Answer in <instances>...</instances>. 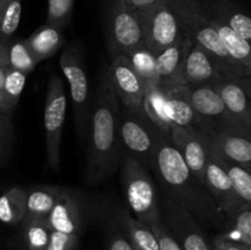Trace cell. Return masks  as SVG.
<instances>
[{
	"mask_svg": "<svg viewBox=\"0 0 251 250\" xmlns=\"http://www.w3.org/2000/svg\"><path fill=\"white\" fill-rule=\"evenodd\" d=\"M21 0H0V39L7 41L19 28Z\"/></svg>",
	"mask_w": 251,
	"mask_h": 250,
	"instance_id": "34",
	"label": "cell"
},
{
	"mask_svg": "<svg viewBox=\"0 0 251 250\" xmlns=\"http://www.w3.org/2000/svg\"><path fill=\"white\" fill-rule=\"evenodd\" d=\"M167 88L156 85L147 88L144 97V113L159 130L169 137L171 124L166 114Z\"/></svg>",
	"mask_w": 251,
	"mask_h": 250,
	"instance_id": "26",
	"label": "cell"
},
{
	"mask_svg": "<svg viewBox=\"0 0 251 250\" xmlns=\"http://www.w3.org/2000/svg\"><path fill=\"white\" fill-rule=\"evenodd\" d=\"M7 41H2L0 39V65H7L6 58H7Z\"/></svg>",
	"mask_w": 251,
	"mask_h": 250,
	"instance_id": "42",
	"label": "cell"
},
{
	"mask_svg": "<svg viewBox=\"0 0 251 250\" xmlns=\"http://www.w3.org/2000/svg\"><path fill=\"white\" fill-rule=\"evenodd\" d=\"M64 186L36 185L26 191V212L24 220H47Z\"/></svg>",
	"mask_w": 251,
	"mask_h": 250,
	"instance_id": "22",
	"label": "cell"
},
{
	"mask_svg": "<svg viewBox=\"0 0 251 250\" xmlns=\"http://www.w3.org/2000/svg\"><path fill=\"white\" fill-rule=\"evenodd\" d=\"M91 215V203L87 198L81 191L64 188L46 221L50 230L81 237L85 233Z\"/></svg>",
	"mask_w": 251,
	"mask_h": 250,
	"instance_id": "10",
	"label": "cell"
},
{
	"mask_svg": "<svg viewBox=\"0 0 251 250\" xmlns=\"http://www.w3.org/2000/svg\"><path fill=\"white\" fill-rule=\"evenodd\" d=\"M227 232L222 233L228 239L251 248V207L240 208L225 223Z\"/></svg>",
	"mask_w": 251,
	"mask_h": 250,
	"instance_id": "31",
	"label": "cell"
},
{
	"mask_svg": "<svg viewBox=\"0 0 251 250\" xmlns=\"http://www.w3.org/2000/svg\"><path fill=\"white\" fill-rule=\"evenodd\" d=\"M27 82V74L7 69L4 83L0 91V113L10 115L16 108L25 86Z\"/></svg>",
	"mask_w": 251,
	"mask_h": 250,
	"instance_id": "27",
	"label": "cell"
},
{
	"mask_svg": "<svg viewBox=\"0 0 251 250\" xmlns=\"http://www.w3.org/2000/svg\"><path fill=\"white\" fill-rule=\"evenodd\" d=\"M191 44L193 41L184 34L179 41L157 54L156 70L159 86L169 88L185 85L183 80V65Z\"/></svg>",
	"mask_w": 251,
	"mask_h": 250,
	"instance_id": "19",
	"label": "cell"
},
{
	"mask_svg": "<svg viewBox=\"0 0 251 250\" xmlns=\"http://www.w3.org/2000/svg\"><path fill=\"white\" fill-rule=\"evenodd\" d=\"M211 87L222 98L228 113L237 122L251 129L250 78L225 76Z\"/></svg>",
	"mask_w": 251,
	"mask_h": 250,
	"instance_id": "17",
	"label": "cell"
},
{
	"mask_svg": "<svg viewBox=\"0 0 251 250\" xmlns=\"http://www.w3.org/2000/svg\"><path fill=\"white\" fill-rule=\"evenodd\" d=\"M7 69H9L7 68V65H0V91H1L5 75H6V73H7Z\"/></svg>",
	"mask_w": 251,
	"mask_h": 250,
	"instance_id": "43",
	"label": "cell"
},
{
	"mask_svg": "<svg viewBox=\"0 0 251 250\" xmlns=\"http://www.w3.org/2000/svg\"><path fill=\"white\" fill-rule=\"evenodd\" d=\"M113 87L123 108L130 112L145 114L144 97L146 88L126 55H118L110 59L108 66Z\"/></svg>",
	"mask_w": 251,
	"mask_h": 250,
	"instance_id": "14",
	"label": "cell"
},
{
	"mask_svg": "<svg viewBox=\"0 0 251 250\" xmlns=\"http://www.w3.org/2000/svg\"><path fill=\"white\" fill-rule=\"evenodd\" d=\"M203 9L208 16L222 22L226 26L237 32L239 36L250 42L251 39V20L238 5L226 0L207 1Z\"/></svg>",
	"mask_w": 251,
	"mask_h": 250,
	"instance_id": "21",
	"label": "cell"
},
{
	"mask_svg": "<svg viewBox=\"0 0 251 250\" xmlns=\"http://www.w3.org/2000/svg\"><path fill=\"white\" fill-rule=\"evenodd\" d=\"M105 250H134L124 225H123V229L115 227L110 232L107 239V244H105Z\"/></svg>",
	"mask_w": 251,
	"mask_h": 250,
	"instance_id": "39",
	"label": "cell"
},
{
	"mask_svg": "<svg viewBox=\"0 0 251 250\" xmlns=\"http://www.w3.org/2000/svg\"><path fill=\"white\" fill-rule=\"evenodd\" d=\"M132 68L136 71L139 77L144 82L145 88H151L158 85V77H157L156 70V55L145 46L139 47L135 50L127 54Z\"/></svg>",
	"mask_w": 251,
	"mask_h": 250,
	"instance_id": "30",
	"label": "cell"
},
{
	"mask_svg": "<svg viewBox=\"0 0 251 250\" xmlns=\"http://www.w3.org/2000/svg\"><path fill=\"white\" fill-rule=\"evenodd\" d=\"M123 190L130 211L140 222L151 227L161 221V205L156 184L149 171L125 153L120 171Z\"/></svg>",
	"mask_w": 251,
	"mask_h": 250,
	"instance_id": "4",
	"label": "cell"
},
{
	"mask_svg": "<svg viewBox=\"0 0 251 250\" xmlns=\"http://www.w3.org/2000/svg\"><path fill=\"white\" fill-rule=\"evenodd\" d=\"M161 205L163 225L183 250H212L200 222L189 211L164 198Z\"/></svg>",
	"mask_w": 251,
	"mask_h": 250,
	"instance_id": "11",
	"label": "cell"
},
{
	"mask_svg": "<svg viewBox=\"0 0 251 250\" xmlns=\"http://www.w3.org/2000/svg\"><path fill=\"white\" fill-rule=\"evenodd\" d=\"M185 86L191 107L202 120V127L200 131L208 126H213V125L237 122L228 113L222 98L213 90V87L211 86Z\"/></svg>",
	"mask_w": 251,
	"mask_h": 250,
	"instance_id": "18",
	"label": "cell"
},
{
	"mask_svg": "<svg viewBox=\"0 0 251 250\" xmlns=\"http://www.w3.org/2000/svg\"><path fill=\"white\" fill-rule=\"evenodd\" d=\"M150 228H151L152 232L156 235L157 242H158L159 245V250H183L180 245L176 242V239L172 237L171 233L168 232V229L163 225L162 220L152 225Z\"/></svg>",
	"mask_w": 251,
	"mask_h": 250,
	"instance_id": "38",
	"label": "cell"
},
{
	"mask_svg": "<svg viewBox=\"0 0 251 250\" xmlns=\"http://www.w3.org/2000/svg\"><path fill=\"white\" fill-rule=\"evenodd\" d=\"M212 19V17H211ZM215 28L217 31L220 41L223 48L227 51L228 56L234 61L237 65L244 69L247 73L251 74V46L250 42L243 38L242 36L226 26L222 22L212 19Z\"/></svg>",
	"mask_w": 251,
	"mask_h": 250,
	"instance_id": "23",
	"label": "cell"
},
{
	"mask_svg": "<svg viewBox=\"0 0 251 250\" xmlns=\"http://www.w3.org/2000/svg\"><path fill=\"white\" fill-rule=\"evenodd\" d=\"M225 76L229 75L223 64L212 53L193 42L184 60V83L190 86H211Z\"/></svg>",
	"mask_w": 251,
	"mask_h": 250,
	"instance_id": "16",
	"label": "cell"
},
{
	"mask_svg": "<svg viewBox=\"0 0 251 250\" xmlns=\"http://www.w3.org/2000/svg\"><path fill=\"white\" fill-rule=\"evenodd\" d=\"M105 43L110 59L127 55L144 46L141 22L123 0H107L104 14Z\"/></svg>",
	"mask_w": 251,
	"mask_h": 250,
	"instance_id": "6",
	"label": "cell"
},
{
	"mask_svg": "<svg viewBox=\"0 0 251 250\" xmlns=\"http://www.w3.org/2000/svg\"><path fill=\"white\" fill-rule=\"evenodd\" d=\"M212 249L213 250H251L250 247H247L240 243L233 242V240L228 239L225 235L218 234L213 238L212 243Z\"/></svg>",
	"mask_w": 251,
	"mask_h": 250,
	"instance_id": "40",
	"label": "cell"
},
{
	"mask_svg": "<svg viewBox=\"0 0 251 250\" xmlns=\"http://www.w3.org/2000/svg\"><path fill=\"white\" fill-rule=\"evenodd\" d=\"M68 98L63 80L58 74H51L44 102L43 125L46 135L47 163L54 171L60 167V146L64 122L66 118Z\"/></svg>",
	"mask_w": 251,
	"mask_h": 250,
	"instance_id": "9",
	"label": "cell"
},
{
	"mask_svg": "<svg viewBox=\"0 0 251 250\" xmlns=\"http://www.w3.org/2000/svg\"><path fill=\"white\" fill-rule=\"evenodd\" d=\"M132 11L135 12H140L142 11L144 9L149 7L150 5L154 4L157 0H123Z\"/></svg>",
	"mask_w": 251,
	"mask_h": 250,
	"instance_id": "41",
	"label": "cell"
},
{
	"mask_svg": "<svg viewBox=\"0 0 251 250\" xmlns=\"http://www.w3.org/2000/svg\"><path fill=\"white\" fill-rule=\"evenodd\" d=\"M220 161L225 168L235 194L242 201L244 207H251V172L247 171L244 167L234 163L218 151Z\"/></svg>",
	"mask_w": 251,
	"mask_h": 250,
	"instance_id": "29",
	"label": "cell"
},
{
	"mask_svg": "<svg viewBox=\"0 0 251 250\" xmlns=\"http://www.w3.org/2000/svg\"><path fill=\"white\" fill-rule=\"evenodd\" d=\"M122 222L134 250H159L158 242L151 228L130 215L123 212Z\"/></svg>",
	"mask_w": 251,
	"mask_h": 250,
	"instance_id": "28",
	"label": "cell"
},
{
	"mask_svg": "<svg viewBox=\"0 0 251 250\" xmlns=\"http://www.w3.org/2000/svg\"><path fill=\"white\" fill-rule=\"evenodd\" d=\"M207 136V135H206ZM208 139V136H207ZM205 185L220 210L225 215L226 220L232 217L235 212L244 208L242 201L235 194L232 183L222 167L218 156V150L208 139L207 142V161L205 169Z\"/></svg>",
	"mask_w": 251,
	"mask_h": 250,
	"instance_id": "13",
	"label": "cell"
},
{
	"mask_svg": "<svg viewBox=\"0 0 251 250\" xmlns=\"http://www.w3.org/2000/svg\"><path fill=\"white\" fill-rule=\"evenodd\" d=\"M154 172L167 198L189 211L200 223L225 227L223 212L206 185L193 175L169 137H163L159 142Z\"/></svg>",
	"mask_w": 251,
	"mask_h": 250,
	"instance_id": "2",
	"label": "cell"
},
{
	"mask_svg": "<svg viewBox=\"0 0 251 250\" xmlns=\"http://www.w3.org/2000/svg\"><path fill=\"white\" fill-rule=\"evenodd\" d=\"M169 141L183 157L193 175L205 185L207 136L199 130L172 125L169 129Z\"/></svg>",
	"mask_w": 251,
	"mask_h": 250,
	"instance_id": "15",
	"label": "cell"
},
{
	"mask_svg": "<svg viewBox=\"0 0 251 250\" xmlns=\"http://www.w3.org/2000/svg\"><path fill=\"white\" fill-rule=\"evenodd\" d=\"M59 65L69 83L76 129L78 135L82 136L88 126L91 112L90 85L82 46L75 41L66 44L59 58Z\"/></svg>",
	"mask_w": 251,
	"mask_h": 250,
	"instance_id": "7",
	"label": "cell"
},
{
	"mask_svg": "<svg viewBox=\"0 0 251 250\" xmlns=\"http://www.w3.org/2000/svg\"><path fill=\"white\" fill-rule=\"evenodd\" d=\"M74 1L75 0H48L46 24L60 31L65 28L73 16Z\"/></svg>",
	"mask_w": 251,
	"mask_h": 250,
	"instance_id": "35",
	"label": "cell"
},
{
	"mask_svg": "<svg viewBox=\"0 0 251 250\" xmlns=\"http://www.w3.org/2000/svg\"><path fill=\"white\" fill-rule=\"evenodd\" d=\"M37 63L55 55L64 46V37L60 29L46 24L25 39Z\"/></svg>",
	"mask_w": 251,
	"mask_h": 250,
	"instance_id": "24",
	"label": "cell"
},
{
	"mask_svg": "<svg viewBox=\"0 0 251 250\" xmlns=\"http://www.w3.org/2000/svg\"><path fill=\"white\" fill-rule=\"evenodd\" d=\"M6 64L9 69L21 71L28 75L38 63L34 59L32 51L29 50L26 41L22 39V41L14 42L7 47Z\"/></svg>",
	"mask_w": 251,
	"mask_h": 250,
	"instance_id": "33",
	"label": "cell"
},
{
	"mask_svg": "<svg viewBox=\"0 0 251 250\" xmlns=\"http://www.w3.org/2000/svg\"><path fill=\"white\" fill-rule=\"evenodd\" d=\"M119 135L125 153L134 157L140 164L150 171H154L159 142L168 137L145 114L120 110Z\"/></svg>",
	"mask_w": 251,
	"mask_h": 250,
	"instance_id": "5",
	"label": "cell"
},
{
	"mask_svg": "<svg viewBox=\"0 0 251 250\" xmlns=\"http://www.w3.org/2000/svg\"><path fill=\"white\" fill-rule=\"evenodd\" d=\"M166 114L171 126L179 125L199 131L202 127V120L191 107L185 85L167 88Z\"/></svg>",
	"mask_w": 251,
	"mask_h": 250,
	"instance_id": "20",
	"label": "cell"
},
{
	"mask_svg": "<svg viewBox=\"0 0 251 250\" xmlns=\"http://www.w3.org/2000/svg\"><path fill=\"white\" fill-rule=\"evenodd\" d=\"M137 15L141 22L144 46L154 55L185 34L168 0H157Z\"/></svg>",
	"mask_w": 251,
	"mask_h": 250,
	"instance_id": "8",
	"label": "cell"
},
{
	"mask_svg": "<svg viewBox=\"0 0 251 250\" xmlns=\"http://www.w3.org/2000/svg\"><path fill=\"white\" fill-rule=\"evenodd\" d=\"M15 140V130L10 115L0 113V164L10 156Z\"/></svg>",
	"mask_w": 251,
	"mask_h": 250,
	"instance_id": "36",
	"label": "cell"
},
{
	"mask_svg": "<svg viewBox=\"0 0 251 250\" xmlns=\"http://www.w3.org/2000/svg\"><path fill=\"white\" fill-rule=\"evenodd\" d=\"M80 238L76 234L50 230L46 250H76L80 243Z\"/></svg>",
	"mask_w": 251,
	"mask_h": 250,
	"instance_id": "37",
	"label": "cell"
},
{
	"mask_svg": "<svg viewBox=\"0 0 251 250\" xmlns=\"http://www.w3.org/2000/svg\"><path fill=\"white\" fill-rule=\"evenodd\" d=\"M169 5L176 12L184 33L206 50L212 53L227 70L232 77L250 78L251 74L234 63L223 48L212 19L203 9L200 0H168Z\"/></svg>",
	"mask_w": 251,
	"mask_h": 250,
	"instance_id": "3",
	"label": "cell"
},
{
	"mask_svg": "<svg viewBox=\"0 0 251 250\" xmlns=\"http://www.w3.org/2000/svg\"><path fill=\"white\" fill-rule=\"evenodd\" d=\"M216 149L225 157L251 172V129L238 122L203 129Z\"/></svg>",
	"mask_w": 251,
	"mask_h": 250,
	"instance_id": "12",
	"label": "cell"
},
{
	"mask_svg": "<svg viewBox=\"0 0 251 250\" xmlns=\"http://www.w3.org/2000/svg\"><path fill=\"white\" fill-rule=\"evenodd\" d=\"M26 189L15 185L0 195V222L7 225H20L26 212Z\"/></svg>",
	"mask_w": 251,
	"mask_h": 250,
	"instance_id": "25",
	"label": "cell"
},
{
	"mask_svg": "<svg viewBox=\"0 0 251 250\" xmlns=\"http://www.w3.org/2000/svg\"><path fill=\"white\" fill-rule=\"evenodd\" d=\"M22 237L27 250H46L50 228L46 220H24Z\"/></svg>",
	"mask_w": 251,
	"mask_h": 250,
	"instance_id": "32",
	"label": "cell"
},
{
	"mask_svg": "<svg viewBox=\"0 0 251 250\" xmlns=\"http://www.w3.org/2000/svg\"><path fill=\"white\" fill-rule=\"evenodd\" d=\"M120 110V102L107 68L100 76L95 107L88 119L86 180L91 185H97L109 178L119 164L123 151L119 135Z\"/></svg>",
	"mask_w": 251,
	"mask_h": 250,
	"instance_id": "1",
	"label": "cell"
}]
</instances>
